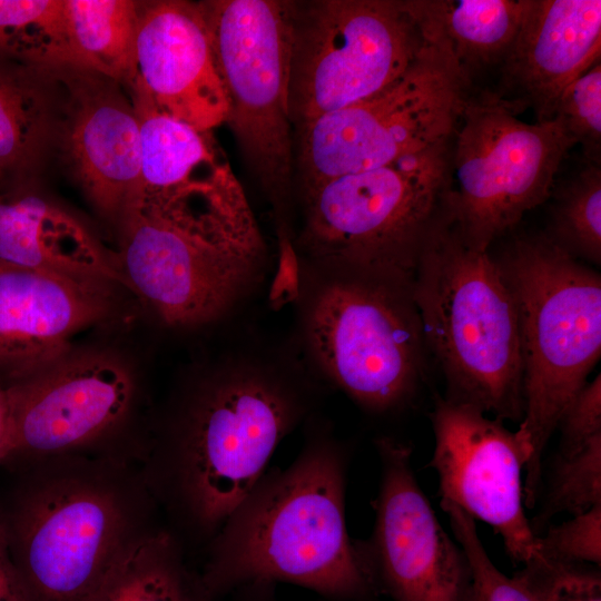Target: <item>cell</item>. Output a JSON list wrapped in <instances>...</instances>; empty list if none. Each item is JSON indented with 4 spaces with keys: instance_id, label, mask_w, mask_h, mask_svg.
<instances>
[{
    "instance_id": "6da1fadb",
    "label": "cell",
    "mask_w": 601,
    "mask_h": 601,
    "mask_svg": "<svg viewBox=\"0 0 601 601\" xmlns=\"http://www.w3.org/2000/svg\"><path fill=\"white\" fill-rule=\"evenodd\" d=\"M322 388L293 351L242 346L173 396L137 466L188 553L204 552L278 444L314 417Z\"/></svg>"
},
{
    "instance_id": "7a4b0ae2",
    "label": "cell",
    "mask_w": 601,
    "mask_h": 601,
    "mask_svg": "<svg viewBox=\"0 0 601 601\" xmlns=\"http://www.w3.org/2000/svg\"><path fill=\"white\" fill-rule=\"evenodd\" d=\"M296 459L266 471L204 550L213 601L250 584L285 582L332 601L378 593L345 514L348 451L327 423L309 420Z\"/></svg>"
},
{
    "instance_id": "3957f363",
    "label": "cell",
    "mask_w": 601,
    "mask_h": 601,
    "mask_svg": "<svg viewBox=\"0 0 601 601\" xmlns=\"http://www.w3.org/2000/svg\"><path fill=\"white\" fill-rule=\"evenodd\" d=\"M11 461L26 473L0 512L35 601H86L129 549L166 525L135 464L86 455Z\"/></svg>"
},
{
    "instance_id": "277c9868",
    "label": "cell",
    "mask_w": 601,
    "mask_h": 601,
    "mask_svg": "<svg viewBox=\"0 0 601 601\" xmlns=\"http://www.w3.org/2000/svg\"><path fill=\"white\" fill-rule=\"evenodd\" d=\"M129 289L168 326H205L237 312L266 278L267 252L236 177L121 219Z\"/></svg>"
},
{
    "instance_id": "5b68a950",
    "label": "cell",
    "mask_w": 601,
    "mask_h": 601,
    "mask_svg": "<svg viewBox=\"0 0 601 601\" xmlns=\"http://www.w3.org/2000/svg\"><path fill=\"white\" fill-rule=\"evenodd\" d=\"M297 342L321 381L383 414L414 395L425 343L412 282L299 258Z\"/></svg>"
},
{
    "instance_id": "8992f818",
    "label": "cell",
    "mask_w": 601,
    "mask_h": 601,
    "mask_svg": "<svg viewBox=\"0 0 601 601\" xmlns=\"http://www.w3.org/2000/svg\"><path fill=\"white\" fill-rule=\"evenodd\" d=\"M412 295L425 347L445 377V398L503 422H520L519 322L497 259L469 246L452 218L424 246Z\"/></svg>"
},
{
    "instance_id": "52a82bcc",
    "label": "cell",
    "mask_w": 601,
    "mask_h": 601,
    "mask_svg": "<svg viewBox=\"0 0 601 601\" xmlns=\"http://www.w3.org/2000/svg\"><path fill=\"white\" fill-rule=\"evenodd\" d=\"M519 322L526 457L524 504L532 508L542 453L566 405L601 355V277L545 236L515 240L497 259Z\"/></svg>"
},
{
    "instance_id": "ba28073f",
    "label": "cell",
    "mask_w": 601,
    "mask_h": 601,
    "mask_svg": "<svg viewBox=\"0 0 601 601\" xmlns=\"http://www.w3.org/2000/svg\"><path fill=\"white\" fill-rule=\"evenodd\" d=\"M451 138L375 169L303 193L299 258L412 282L433 233L453 218Z\"/></svg>"
},
{
    "instance_id": "9c48e42d",
    "label": "cell",
    "mask_w": 601,
    "mask_h": 601,
    "mask_svg": "<svg viewBox=\"0 0 601 601\" xmlns=\"http://www.w3.org/2000/svg\"><path fill=\"white\" fill-rule=\"evenodd\" d=\"M425 42L410 68L380 92L323 115L296 132L302 194L375 169L451 138L470 77L440 29L414 9Z\"/></svg>"
},
{
    "instance_id": "30bf717a",
    "label": "cell",
    "mask_w": 601,
    "mask_h": 601,
    "mask_svg": "<svg viewBox=\"0 0 601 601\" xmlns=\"http://www.w3.org/2000/svg\"><path fill=\"white\" fill-rule=\"evenodd\" d=\"M424 42L410 0L293 1V130L393 83Z\"/></svg>"
},
{
    "instance_id": "8fae6325",
    "label": "cell",
    "mask_w": 601,
    "mask_h": 601,
    "mask_svg": "<svg viewBox=\"0 0 601 601\" xmlns=\"http://www.w3.org/2000/svg\"><path fill=\"white\" fill-rule=\"evenodd\" d=\"M200 3L228 101L226 122L276 213L284 216L293 170V1Z\"/></svg>"
},
{
    "instance_id": "7c38bea8",
    "label": "cell",
    "mask_w": 601,
    "mask_h": 601,
    "mask_svg": "<svg viewBox=\"0 0 601 601\" xmlns=\"http://www.w3.org/2000/svg\"><path fill=\"white\" fill-rule=\"evenodd\" d=\"M495 92L469 97L452 141V215L462 239L489 250L551 195L575 145L551 119L528 124Z\"/></svg>"
},
{
    "instance_id": "4fadbf2b",
    "label": "cell",
    "mask_w": 601,
    "mask_h": 601,
    "mask_svg": "<svg viewBox=\"0 0 601 601\" xmlns=\"http://www.w3.org/2000/svg\"><path fill=\"white\" fill-rule=\"evenodd\" d=\"M4 391L9 435L1 463L86 455L138 464L141 447L126 433L137 383L117 357L69 352Z\"/></svg>"
},
{
    "instance_id": "5bb4252c",
    "label": "cell",
    "mask_w": 601,
    "mask_h": 601,
    "mask_svg": "<svg viewBox=\"0 0 601 601\" xmlns=\"http://www.w3.org/2000/svg\"><path fill=\"white\" fill-rule=\"evenodd\" d=\"M381 482L370 539L359 541L378 592L393 601H471L472 573L442 528L411 464V449L375 441Z\"/></svg>"
},
{
    "instance_id": "9a60e30c",
    "label": "cell",
    "mask_w": 601,
    "mask_h": 601,
    "mask_svg": "<svg viewBox=\"0 0 601 601\" xmlns=\"http://www.w3.org/2000/svg\"><path fill=\"white\" fill-rule=\"evenodd\" d=\"M431 421L441 499L501 535L516 564L536 555V534L523 509L526 457L515 432L503 421L463 404L437 398Z\"/></svg>"
},
{
    "instance_id": "2e32d148",
    "label": "cell",
    "mask_w": 601,
    "mask_h": 601,
    "mask_svg": "<svg viewBox=\"0 0 601 601\" xmlns=\"http://www.w3.org/2000/svg\"><path fill=\"white\" fill-rule=\"evenodd\" d=\"M51 67L59 85L53 147L96 209L121 221L140 181L139 121L129 91L83 68Z\"/></svg>"
},
{
    "instance_id": "e0dca14e",
    "label": "cell",
    "mask_w": 601,
    "mask_h": 601,
    "mask_svg": "<svg viewBox=\"0 0 601 601\" xmlns=\"http://www.w3.org/2000/svg\"><path fill=\"white\" fill-rule=\"evenodd\" d=\"M135 63V81L160 111L203 131L226 122L228 101L200 1H140Z\"/></svg>"
},
{
    "instance_id": "ac0fdd59",
    "label": "cell",
    "mask_w": 601,
    "mask_h": 601,
    "mask_svg": "<svg viewBox=\"0 0 601 601\" xmlns=\"http://www.w3.org/2000/svg\"><path fill=\"white\" fill-rule=\"evenodd\" d=\"M108 285L0 263V370L27 378L70 352L110 312Z\"/></svg>"
},
{
    "instance_id": "d6986e66",
    "label": "cell",
    "mask_w": 601,
    "mask_h": 601,
    "mask_svg": "<svg viewBox=\"0 0 601 601\" xmlns=\"http://www.w3.org/2000/svg\"><path fill=\"white\" fill-rule=\"evenodd\" d=\"M600 53V0H528L495 93L516 111L531 108L536 122L549 121L562 91Z\"/></svg>"
},
{
    "instance_id": "ffe728a7",
    "label": "cell",
    "mask_w": 601,
    "mask_h": 601,
    "mask_svg": "<svg viewBox=\"0 0 601 601\" xmlns=\"http://www.w3.org/2000/svg\"><path fill=\"white\" fill-rule=\"evenodd\" d=\"M0 263L129 288L117 254L71 214L32 193L0 195Z\"/></svg>"
},
{
    "instance_id": "44dd1931",
    "label": "cell",
    "mask_w": 601,
    "mask_h": 601,
    "mask_svg": "<svg viewBox=\"0 0 601 601\" xmlns=\"http://www.w3.org/2000/svg\"><path fill=\"white\" fill-rule=\"evenodd\" d=\"M127 89L139 121L140 145L139 193L131 209L165 207L230 166L210 131L160 111L137 81Z\"/></svg>"
},
{
    "instance_id": "7402d4cb",
    "label": "cell",
    "mask_w": 601,
    "mask_h": 601,
    "mask_svg": "<svg viewBox=\"0 0 601 601\" xmlns=\"http://www.w3.org/2000/svg\"><path fill=\"white\" fill-rule=\"evenodd\" d=\"M59 85L52 67L0 53V173L31 171L53 147Z\"/></svg>"
},
{
    "instance_id": "603a6c76",
    "label": "cell",
    "mask_w": 601,
    "mask_h": 601,
    "mask_svg": "<svg viewBox=\"0 0 601 601\" xmlns=\"http://www.w3.org/2000/svg\"><path fill=\"white\" fill-rule=\"evenodd\" d=\"M86 601H213L189 553L165 525L138 541Z\"/></svg>"
},
{
    "instance_id": "cb8c5ba5",
    "label": "cell",
    "mask_w": 601,
    "mask_h": 601,
    "mask_svg": "<svg viewBox=\"0 0 601 601\" xmlns=\"http://www.w3.org/2000/svg\"><path fill=\"white\" fill-rule=\"evenodd\" d=\"M139 2L63 0L67 65L100 73L129 88L136 78Z\"/></svg>"
},
{
    "instance_id": "d4e9b609",
    "label": "cell",
    "mask_w": 601,
    "mask_h": 601,
    "mask_svg": "<svg viewBox=\"0 0 601 601\" xmlns=\"http://www.w3.org/2000/svg\"><path fill=\"white\" fill-rule=\"evenodd\" d=\"M449 41L460 67L501 62L520 27L528 0H414Z\"/></svg>"
},
{
    "instance_id": "484cf974",
    "label": "cell",
    "mask_w": 601,
    "mask_h": 601,
    "mask_svg": "<svg viewBox=\"0 0 601 601\" xmlns=\"http://www.w3.org/2000/svg\"><path fill=\"white\" fill-rule=\"evenodd\" d=\"M0 53L37 66L67 65L63 0H0Z\"/></svg>"
},
{
    "instance_id": "4316f807",
    "label": "cell",
    "mask_w": 601,
    "mask_h": 601,
    "mask_svg": "<svg viewBox=\"0 0 601 601\" xmlns=\"http://www.w3.org/2000/svg\"><path fill=\"white\" fill-rule=\"evenodd\" d=\"M545 237L575 259L601 263V168L591 162L558 193Z\"/></svg>"
},
{
    "instance_id": "83f0119b",
    "label": "cell",
    "mask_w": 601,
    "mask_h": 601,
    "mask_svg": "<svg viewBox=\"0 0 601 601\" xmlns=\"http://www.w3.org/2000/svg\"><path fill=\"white\" fill-rule=\"evenodd\" d=\"M601 504V434L569 455H558L536 526L560 512L572 515Z\"/></svg>"
},
{
    "instance_id": "f1b7e54d",
    "label": "cell",
    "mask_w": 601,
    "mask_h": 601,
    "mask_svg": "<svg viewBox=\"0 0 601 601\" xmlns=\"http://www.w3.org/2000/svg\"><path fill=\"white\" fill-rule=\"evenodd\" d=\"M441 506L471 568V601H539L522 580L506 577L494 565L471 516L447 500L441 499Z\"/></svg>"
},
{
    "instance_id": "f546056e",
    "label": "cell",
    "mask_w": 601,
    "mask_h": 601,
    "mask_svg": "<svg viewBox=\"0 0 601 601\" xmlns=\"http://www.w3.org/2000/svg\"><path fill=\"white\" fill-rule=\"evenodd\" d=\"M585 157L600 164L601 146V63L597 61L574 79L556 101L553 118Z\"/></svg>"
},
{
    "instance_id": "4dcf8cb0",
    "label": "cell",
    "mask_w": 601,
    "mask_h": 601,
    "mask_svg": "<svg viewBox=\"0 0 601 601\" xmlns=\"http://www.w3.org/2000/svg\"><path fill=\"white\" fill-rule=\"evenodd\" d=\"M539 601H601V575L588 564L534 556L515 574Z\"/></svg>"
},
{
    "instance_id": "1f68e13d",
    "label": "cell",
    "mask_w": 601,
    "mask_h": 601,
    "mask_svg": "<svg viewBox=\"0 0 601 601\" xmlns=\"http://www.w3.org/2000/svg\"><path fill=\"white\" fill-rule=\"evenodd\" d=\"M536 555L600 568L601 504L551 526L544 536H536Z\"/></svg>"
},
{
    "instance_id": "d6a6232c",
    "label": "cell",
    "mask_w": 601,
    "mask_h": 601,
    "mask_svg": "<svg viewBox=\"0 0 601 601\" xmlns=\"http://www.w3.org/2000/svg\"><path fill=\"white\" fill-rule=\"evenodd\" d=\"M559 455H569L601 434V375L587 383L570 401L558 422Z\"/></svg>"
},
{
    "instance_id": "836d02e7",
    "label": "cell",
    "mask_w": 601,
    "mask_h": 601,
    "mask_svg": "<svg viewBox=\"0 0 601 601\" xmlns=\"http://www.w3.org/2000/svg\"><path fill=\"white\" fill-rule=\"evenodd\" d=\"M299 259L295 244L286 231H278V257L268 300L273 308L295 302L298 296Z\"/></svg>"
},
{
    "instance_id": "e575fe53",
    "label": "cell",
    "mask_w": 601,
    "mask_h": 601,
    "mask_svg": "<svg viewBox=\"0 0 601 601\" xmlns=\"http://www.w3.org/2000/svg\"><path fill=\"white\" fill-rule=\"evenodd\" d=\"M0 601H35L12 559L0 512Z\"/></svg>"
},
{
    "instance_id": "d590c367",
    "label": "cell",
    "mask_w": 601,
    "mask_h": 601,
    "mask_svg": "<svg viewBox=\"0 0 601 601\" xmlns=\"http://www.w3.org/2000/svg\"><path fill=\"white\" fill-rule=\"evenodd\" d=\"M237 601H278L273 592V584H250L235 591Z\"/></svg>"
},
{
    "instance_id": "8d00e7d4",
    "label": "cell",
    "mask_w": 601,
    "mask_h": 601,
    "mask_svg": "<svg viewBox=\"0 0 601 601\" xmlns=\"http://www.w3.org/2000/svg\"><path fill=\"white\" fill-rule=\"evenodd\" d=\"M9 435V410L6 391L0 386V463L3 461Z\"/></svg>"
},
{
    "instance_id": "74e56055",
    "label": "cell",
    "mask_w": 601,
    "mask_h": 601,
    "mask_svg": "<svg viewBox=\"0 0 601 601\" xmlns=\"http://www.w3.org/2000/svg\"><path fill=\"white\" fill-rule=\"evenodd\" d=\"M3 175L0 173V178L2 177Z\"/></svg>"
}]
</instances>
